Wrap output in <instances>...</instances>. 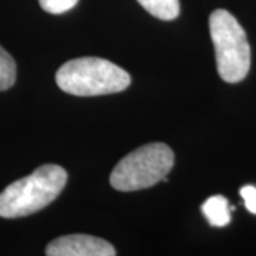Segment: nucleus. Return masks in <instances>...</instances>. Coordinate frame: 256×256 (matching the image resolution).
<instances>
[{
  "label": "nucleus",
  "mask_w": 256,
  "mask_h": 256,
  "mask_svg": "<svg viewBox=\"0 0 256 256\" xmlns=\"http://www.w3.org/2000/svg\"><path fill=\"white\" fill-rule=\"evenodd\" d=\"M240 196L245 201V206L250 214L256 215V188L252 185H245L240 188Z\"/></svg>",
  "instance_id": "obj_10"
},
{
  "label": "nucleus",
  "mask_w": 256,
  "mask_h": 256,
  "mask_svg": "<svg viewBox=\"0 0 256 256\" xmlns=\"http://www.w3.org/2000/svg\"><path fill=\"white\" fill-rule=\"evenodd\" d=\"M210 32L220 78L242 82L250 67V46L244 28L229 12L218 9L210 16Z\"/></svg>",
  "instance_id": "obj_3"
},
{
  "label": "nucleus",
  "mask_w": 256,
  "mask_h": 256,
  "mask_svg": "<svg viewBox=\"0 0 256 256\" xmlns=\"http://www.w3.org/2000/svg\"><path fill=\"white\" fill-rule=\"evenodd\" d=\"M202 212L212 226L222 228L230 222V206L228 200L222 195L208 198L202 204Z\"/></svg>",
  "instance_id": "obj_6"
},
{
  "label": "nucleus",
  "mask_w": 256,
  "mask_h": 256,
  "mask_svg": "<svg viewBox=\"0 0 256 256\" xmlns=\"http://www.w3.org/2000/svg\"><path fill=\"white\" fill-rule=\"evenodd\" d=\"M174 166V152L162 142H152L126 156L110 175L111 186L117 191L146 190L162 181Z\"/></svg>",
  "instance_id": "obj_4"
},
{
  "label": "nucleus",
  "mask_w": 256,
  "mask_h": 256,
  "mask_svg": "<svg viewBox=\"0 0 256 256\" xmlns=\"http://www.w3.org/2000/svg\"><path fill=\"white\" fill-rule=\"evenodd\" d=\"M144 9L160 20H174L180 14V0H138Z\"/></svg>",
  "instance_id": "obj_7"
},
{
  "label": "nucleus",
  "mask_w": 256,
  "mask_h": 256,
  "mask_svg": "<svg viewBox=\"0 0 256 256\" xmlns=\"http://www.w3.org/2000/svg\"><path fill=\"white\" fill-rule=\"evenodd\" d=\"M18 67L12 56L0 46V92L9 90L16 82Z\"/></svg>",
  "instance_id": "obj_8"
},
{
  "label": "nucleus",
  "mask_w": 256,
  "mask_h": 256,
  "mask_svg": "<svg viewBox=\"0 0 256 256\" xmlns=\"http://www.w3.org/2000/svg\"><path fill=\"white\" fill-rule=\"evenodd\" d=\"M56 82L67 94L92 97L124 92L131 84V77L106 58L82 57L64 63L56 73Z\"/></svg>",
  "instance_id": "obj_2"
},
{
  "label": "nucleus",
  "mask_w": 256,
  "mask_h": 256,
  "mask_svg": "<svg viewBox=\"0 0 256 256\" xmlns=\"http://www.w3.org/2000/svg\"><path fill=\"white\" fill-rule=\"evenodd\" d=\"M67 184V171L56 164L38 166L32 174L12 182L0 194V216L22 218L50 205Z\"/></svg>",
  "instance_id": "obj_1"
},
{
  "label": "nucleus",
  "mask_w": 256,
  "mask_h": 256,
  "mask_svg": "<svg viewBox=\"0 0 256 256\" xmlns=\"http://www.w3.org/2000/svg\"><path fill=\"white\" fill-rule=\"evenodd\" d=\"M42 9L52 14H62L72 10L78 0H38Z\"/></svg>",
  "instance_id": "obj_9"
},
{
  "label": "nucleus",
  "mask_w": 256,
  "mask_h": 256,
  "mask_svg": "<svg viewBox=\"0 0 256 256\" xmlns=\"http://www.w3.org/2000/svg\"><path fill=\"white\" fill-rule=\"evenodd\" d=\"M114 246L92 235H67L53 239L46 248L48 256H114Z\"/></svg>",
  "instance_id": "obj_5"
}]
</instances>
